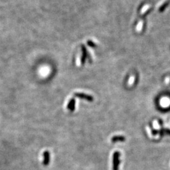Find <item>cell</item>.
<instances>
[{
	"mask_svg": "<svg viewBox=\"0 0 170 170\" xmlns=\"http://www.w3.org/2000/svg\"><path fill=\"white\" fill-rule=\"evenodd\" d=\"M120 153L119 151H115L113 154V166L112 169L119 170V164H120Z\"/></svg>",
	"mask_w": 170,
	"mask_h": 170,
	"instance_id": "cell-1",
	"label": "cell"
},
{
	"mask_svg": "<svg viewBox=\"0 0 170 170\" xmlns=\"http://www.w3.org/2000/svg\"><path fill=\"white\" fill-rule=\"evenodd\" d=\"M75 97H77V98H80V99L85 100H87L88 101H93V97L92 96L90 95V94H85L83 93H76L74 94Z\"/></svg>",
	"mask_w": 170,
	"mask_h": 170,
	"instance_id": "cell-2",
	"label": "cell"
},
{
	"mask_svg": "<svg viewBox=\"0 0 170 170\" xmlns=\"http://www.w3.org/2000/svg\"><path fill=\"white\" fill-rule=\"evenodd\" d=\"M44 160H43V164L44 166H47L50 163V153L48 151H46L44 152L43 154Z\"/></svg>",
	"mask_w": 170,
	"mask_h": 170,
	"instance_id": "cell-3",
	"label": "cell"
},
{
	"mask_svg": "<svg viewBox=\"0 0 170 170\" xmlns=\"http://www.w3.org/2000/svg\"><path fill=\"white\" fill-rule=\"evenodd\" d=\"M125 137L124 135H115L112 137L111 139V141L113 143H116L117 142H124L125 141Z\"/></svg>",
	"mask_w": 170,
	"mask_h": 170,
	"instance_id": "cell-4",
	"label": "cell"
},
{
	"mask_svg": "<svg viewBox=\"0 0 170 170\" xmlns=\"http://www.w3.org/2000/svg\"><path fill=\"white\" fill-rule=\"evenodd\" d=\"M75 105H76V100H75V98H71L69 100V103H68L67 108H68V110L73 112L75 110Z\"/></svg>",
	"mask_w": 170,
	"mask_h": 170,
	"instance_id": "cell-5",
	"label": "cell"
},
{
	"mask_svg": "<svg viewBox=\"0 0 170 170\" xmlns=\"http://www.w3.org/2000/svg\"><path fill=\"white\" fill-rule=\"evenodd\" d=\"M76 64L78 66H79L81 65V57L80 56H78V57H76Z\"/></svg>",
	"mask_w": 170,
	"mask_h": 170,
	"instance_id": "cell-6",
	"label": "cell"
},
{
	"mask_svg": "<svg viewBox=\"0 0 170 170\" xmlns=\"http://www.w3.org/2000/svg\"><path fill=\"white\" fill-rule=\"evenodd\" d=\"M162 129L163 131H164V134H167L170 135V129H164V128H163Z\"/></svg>",
	"mask_w": 170,
	"mask_h": 170,
	"instance_id": "cell-7",
	"label": "cell"
},
{
	"mask_svg": "<svg viewBox=\"0 0 170 170\" xmlns=\"http://www.w3.org/2000/svg\"><path fill=\"white\" fill-rule=\"evenodd\" d=\"M152 134L153 135H156V134H159V131H157V130H153L152 131Z\"/></svg>",
	"mask_w": 170,
	"mask_h": 170,
	"instance_id": "cell-8",
	"label": "cell"
},
{
	"mask_svg": "<svg viewBox=\"0 0 170 170\" xmlns=\"http://www.w3.org/2000/svg\"><path fill=\"white\" fill-rule=\"evenodd\" d=\"M88 45H90V46H94V44H93L92 42H90V41H89V42H88Z\"/></svg>",
	"mask_w": 170,
	"mask_h": 170,
	"instance_id": "cell-9",
	"label": "cell"
}]
</instances>
